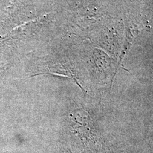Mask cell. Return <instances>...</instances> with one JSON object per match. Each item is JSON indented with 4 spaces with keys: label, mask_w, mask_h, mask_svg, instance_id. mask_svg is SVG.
<instances>
[{
    "label": "cell",
    "mask_w": 153,
    "mask_h": 153,
    "mask_svg": "<svg viewBox=\"0 0 153 153\" xmlns=\"http://www.w3.org/2000/svg\"><path fill=\"white\" fill-rule=\"evenodd\" d=\"M138 33H139L138 31L131 30V28H127L126 31V38L125 43L124 44L123 49V51L121 53L119 64H118L117 68H118L120 66L121 62H123V61L124 60V57H126V55L129 52V49L131 47L132 43H133L134 39L135 38V37L137 36L138 35Z\"/></svg>",
    "instance_id": "obj_1"
}]
</instances>
